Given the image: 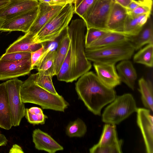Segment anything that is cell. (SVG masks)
I'll return each mask as SVG.
<instances>
[{"mask_svg":"<svg viewBox=\"0 0 153 153\" xmlns=\"http://www.w3.org/2000/svg\"><path fill=\"white\" fill-rule=\"evenodd\" d=\"M127 40V36L124 34L109 31L85 48V49H92L106 47Z\"/></svg>","mask_w":153,"mask_h":153,"instance_id":"cell-23","label":"cell"},{"mask_svg":"<svg viewBox=\"0 0 153 153\" xmlns=\"http://www.w3.org/2000/svg\"><path fill=\"white\" fill-rule=\"evenodd\" d=\"M114 1L123 6L126 8L132 0H114Z\"/></svg>","mask_w":153,"mask_h":153,"instance_id":"cell-39","label":"cell"},{"mask_svg":"<svg viewBox=\"0 0 153 153\" xmlns=\"http://www.w3.org/2000/svg\"><path fill=\"white\" fill-rule=\"evenodd\" d=\"M54 5H65L68 4H74L75 0H52Z\"/></svg>","mask_w":153,"mask_h":153,"instance_id":"cell-37","label":"cell"},{"mask_svg":"<svg viewBox=\"0 0 153 153\" xmlns=\"http://www.w3.org/2000/svg\"><path fill=\"white\" fill-rule=\"evenodd\" d=\"M74 13L72 4L65 5L34 37V42L39 44L55 40L68 26Z\"/></svg>","mask_w":153,"mask_h":153,"instance_id":"cell-5","label":"cell"},{"mask_svg":"<svg viewBox=\"0 0 153 153\" xmlns=\"http://www.w3.org/2000/svg\"><path fill=\"white\" fill-rule=\"evenodd\" d=\"M94 0H75L74 3V13H76L82 18Z\"/></svg>","mask_w":153,"mask_h":153,"instance_id":"cell-34","label":"cell"},{"mask_svg":"<svg viewBox=\"0 0 153 153\" xmlns=\"http://www.w3.org/2000/svg\"><path fill=\"white\" fill-rule=\"evenodd\" d=\"M123 141L121 140L118 143L111 145L100 146L97 144L89 149L90 153H121Z\"/></svg>","mask_w":153,"mask_h":153,"instance_id":"cell-32","label":"cell"},{"mask_svg":"<svg viewBox=\"0 0 153 153\" xmlns=\"http://www.w3.org/2000/svg\"><path fill=\"white\" fill-rule=\"evenodd\" d=\"M109 31L93 28L87 29L85 36V48L88 46Z\"/></svg>","mask_w":153,"mask_h":153,"instance_id":"cell-33","label":"cell"},{"mask_svg":"<svg viewBox=\"0 0 153 153\" xmlns=\"http://www.w3.org/2000/svg\"><path fill=\"white\" fill-rule=\"evenodd\" d=\"M67 27L65 30L64 34L58 43L56 50L53 64L54 76H56L59 73L69 48L70 39Z\"/></svg>","mask_w":153,"mask_h":153,"instance_id":"cell-21","label":"cell"},{"mask_svg":"<svg viewBox=\"0 0 153 153\" xmlns=\"http://www.w3.org/2000/svg\"><path fill=\"white\" fill-rule=\"evenodd\" d=\"M151 14L135 16L128 14L124 24V34L127 36L137 35L146 23Z\"/></svg>","mask_w":153,"mask_h":153,"instance_id":"cell-22","label":"cell"},{"mask_svg":"<svg viewBox=\"0 0 153 153\" xmlns=\"http://www.w3.org/2000/svg\"><path fill=\"white\" fill-rule=\"evenodd\" d=\"M93 65L97 76L106 86L114 88L120 84L121 82L116 71L115 64L94 62Z\"/></svg>","mask_w":153,"mask_h":153,"instance_id":"cell-13","label":"cell"},{"mask_svg":"<svg viewBox=\"0 0 153 153\" xmlns=\"http://www.w3.org/2000/svg\"><path fill=\"white\" fill-rule=\"evenodd\" d=\"M52 47H48L45 50L35 68L38 71H41L45 74L53 75V64L56 50Z\"/></svg>","mask_w":153,"mask_h":153,"instance_id":"cell-24","label":"cell"},{"mask_svg":"<svg viewBox=\"0 0 153 153\" xmlns=\"http://www.w3.org/2000/svg\"><path fill=\"white\" fill-rule=\"evenodd\" d=\"M5 20L3 19L0 17V30L1 27L5 21Z\"/></svg>","mask_w":153,"mask_h":153,"instance_id":"cell-42","label":"cell"},{"mask_svg":"<svg viewBox=\"0 0 153 153\" xmlns=\"http://www.w3.org/2000/svg\"><path fill=\"white\" fill-rule=\"evenodd\" d=\"M20 95L24 103L36 104L43 109L64 112L69 105L62 96L52 93L39 86L35 80L34 74H31L23 82Z\"/></svg>","mask_w":153,"mask_h":153,"instance_id":"cell-3","label":"cell"},{"mask_svg":"<svg viewBox=\"0 0 153 153\" xmlns=\"http://www.w3.org/2000/svg\"><path fill=\"white\" fill-rule=\"evenodd\" d=\"M152 4V0H132L128 7L131 11L128 14L132 16L151 14Z\"/></svg>","mask_w":153,"mask_h":153,"instance_id":"cell-26","label":"cell"},{"mask_svg":"<svg viewBox=\"0 0 153 153\" xmlns=\"http://www.w3.org/2000/svg\"><path fill=\"white\" fill-rule=\"evenodd\" d=\"M116 68L121 82L134 90L137 75L132 62L129 60H122L117 64Z\"/></svg>","mask_w":153,"mask_h":153,"instance_id":"cell-20","label":"cell"},{"mask_svg":"<svg viewBox=\"0 0 153 153\" xmlns=\"http://www.w3.org/2000/svg\"><path fill=\"white\" fill-rule=\"evenodd\" d=\"M87 131V126L84 121L80 118L70 122L65 128V133L70 137H81Z\"/></svg>","mask_w":153,"mask_h":153,"instance_id":"cell-29","label":"cell"},{"mask_svg":"<svg viewBox=\"0 0 153 153\" xmlns=\"http://www.w3.org/2000/svg\"><path fill=\"white\" fill-rule=\"evenodd\" d=\"M134 48L127 40L106 47L92 49H85L87 59L94 62L115 64L131 58Z\"/></svg>","mask_w":153,"mask_h":153,"instance_id":"cell-4","label":"cell"},{"mask_svg":"<svg viewBox=\"0 0 153 153\" xmlns=\"http://www.w3.org/2000/svg\"><path fill=\"white\" fill-rule=\"evenodd\" d=\"M87 27L82 19L72 20L67 27L70 39V82L76 80L89 71L91 65L85 52V36Z\"/></svg>","mask_w":153,"mask_h":153,"instance_id":"cell-2","label":"cell"},{"mask_svg":"<svg viewBox=\"0 0 153 153\" xmlns=\"http://www.w3.org/2000/svg\"><path fill=\"white\" fill-rule=\"evenodd\" d=\"M13 126L5 82L0 84V127L9 130Z\"/></svg>","mask_w":153,"mask_h":153,"instance_id":"cell-18","label":"cell"},{"mask_svg":"<svg viewBox=\"0 0 153 153\" xmlns=\"http://www.w3.org/2000/svg\"><path fill=\"white\" fill-rule=\"evenodd\" d=\"M39 11V5L28 11L5 20L0 31H22L28 32L36 18Z\"/></svg>","mask_w":153,"mask_h":153,"instance_id":"cell-10","label":"cell"},{"mask_svg":"<svg viewBox=\"0 0 153 153\" xmlns=\"http://www.w3.org/2000/svg\"><path fill=\"white\" fill-rule=\"evenodd\" d=\"M53 76L49 74H45L41 71L35 74V80L39 86L54 94H58L53 85Z\"/></svg>","mask_w":153,"mask_h":153,"instance_id":"cell-31","label":"cell"},{"mask_svg":"<svg viewBox=\"0 0 153 153\" xmlns=\"http://www.w3.org/2000/svg\"><path fill=\"white\" fill-rule=\"evenodd\" d=\"M32 70L31 57L17 61L0 59V80L15 78L28 74Z\"/></svg>","mask_w":153,"mask_h":153,"instance_id":"cell-9","label":"cell"},{"mask_svg":"<svg viewBox=\"0 0 153 153\" xmlns=\"http://www.w3.org/2000/svg\"><path fill=\"white\" fill-rule=\"evenodd\" d=\"M39 2L47 3L50 5H54L52 0H37Z\"/></svg>","mask_w":153,"mask_h":153,"instance_id":"cell-41","label":"cell"},{"mask_svg":"<svg viewBox=\"0 0 153 153\" xmlns=\"http://www.w3.org/2000/svg\"><path fill=\"white\" fill-rule=\"evenodd\" d=\"M23 82L15 78L5 82L10 110L13 126L19 125L25 115V107L22 102L20 90Z\"/></svg>","mask_w":153,"mask_h":153,"instance_id":"cell-8","label":"cell"},{"mask_svg":"<svg viewBox=\"0 0 153 153\" xmlns=\"http://www.w3.org/2000/svg\"><path fill=\"white\" fill-rule=\"evenodd\" d=\"M116 125L107 123L103 127L102 134L98 145L106 146L115 144L119 143Z\"/></svg>","mask_w":153,"mask_h":153,"instance_id":"cell-27","label":"cell"},{"mask_svg":"<svg viewBox=\"0 0 153 153\" xmlns=\"http://www.w3.org/2000/svg\"><path fill=\"white\" fill-rule=\"evenodd\" d=\"M10 1V0H0V10L7 5Z\"/></svg>","mask_w":153,"mask_h":153,"instance_id":"cell-40","label":"cell"},{"mask_svg":"<svg viewBox=\"0 0 153 153\" xmlns=\"http://www.w3.org/2000/svg\"><path fill=\"white\" fill-rule=\"evenodd\" d=\"M33 141L35 148L49 153H55L64 149L62 146L50 135L39 129H36L32 134Z\"/></svg>","mask_w":153,"mask_h":153,"instance_id":"cell-16","label":"cell"},{"mask_svg":"<svg viewBox=\"0 0 153 153\" xmlns=\"http://www.w3.org/2000/svg\"><path fill=\"white\" fill-rule=\"evenodd\" d=\"M37 0H10L0 10V17L6 20L30 10L39 5Z\"/></svg>","mask_w":153,"mask_h":153,"instance_id":"cell-14","label":"cell"},{"mask_svg":"<svg viewBox=\"0 0 153 153\" xmlns=\"http://www.w3.org/2000/svg\"><path fill=\"white\" fill-rule=\"evenodd\" d=\"M139 91L144 106L150 111H153V88L152 82L146 80L143 78L138 80Z\"/></svg>","mask_w":153,"mask_h":153,"instance_id":"cell-25","label":"cell"},{"mask_svg":"<svg viewBox=\"0 0 153 153\" xmlns=\"http://www.w3.org/2000/svg\"><path fill=\"white\" fill-rule=\"evenodd\" d=\"M105 109L102 116V122L118 124L137 111V108L133 96L127 93L117 96Z\"/></svg>","mask_w":153,"mask_h":153,"instance_id":"cell-6","label":"cell"},{"mask_svg":"<svg viewBox=\"0 0 153 153\" xmlns=\"http://www.w3.org/2000/svg\"><path fill=\"white\" fill-rule=\"evenodd\" d=\"M114 2V0H94L81 18L85 22L87 28L108 30L107 22Z\"/></svg>","mask_w":153,"mask_h":153,"instance_id":"cell-7","label":"cell"},{"mask_svg":"<svg viewBox=\"0 0 153 153\" xmlns=\"http://www.w3.org/2000/svg\"><path fill=\"white\" fill-rule=\"evenodd\" d=\"M31 53L27 52L18 51L10 53H5L0 59L5 60L17 61L31 57Z\"/></svg>","mask_w":153,"mask_h":153,"instance_id":"cell-35","label":"cell"},{"mask_svg":"<svg viewBox=\"0 0 153 153\" xmlns=\"http://www.w3.org/2000/svg\"><path fill=\"white\" fill-rule=\"evenodd\" d=\"M133 61L151 68L153 66V44H149L134 56Z\"/></svg>","mask_w":153,"mask_h":153,"instance_id":"cell-28","label":"cell"},{"mask_svg":"<svg viewBox=\"0 0 153 153\" xmlns=\"http://www.w3.org/2000/svg\"><path fill=\"white\" fill-rule=\"evenodd\" d=\"M25 116L28 122L33 125H43L48 118L42 109L37 107L25 108Z\"/></svg>","mask_w":153,"mask_h":153,"instance_id":"cell-30","label":"cell"},{"mask_svg":"<svg viewBox=\"0 0 153 153\" xmlns=\"http://www.w3.org/2000/svg\"><path fill=\"white\" fill-rule=\"evenodd\" d=\"M65 5H51L47 3L39 2V13L28 32L35 37Z\"/></svg>","mask_w":153,"mask_h":153,"instance_id":"cell-12","label":"cell"},{"mask_svg":"<svg viewBox=\"0 0 153 153\" xmlns=\"http://www.w3.org/2000/svg\"><path fill=\"white\" fill-rule=\"evenodd\" d=\"M34 38L27 32L11 44L6 49L5 53L18 51L32 53L35 51L42 46L43 43H35L33 42Z\"/></svg>","mask_w":153,"mask_h":153,"instance_id":"cell-19","label":"cell"},{"mask_svg":"<svg viewBox=\"0 0 153 153\" xmlns=\"http://www.w3.org/2000/svg\"><path fill=\"white\" fill-rule=\"evenodd\" d=\"M127 39L136 51L146 44H153V25L151 16L138 34L127 36Z\"/></svg>","mask_w":153,"mask_h":153,"instance_id":"cell-17","label":"cell"},{"mask_svg":"<svg viewBox=\"0 0 153 153\" xmlns=\"http://www.w3.org/2000/svg\"><path fill=\"white\" fill-rule=\"evenodd\" d=\"M46 48L43 43L42 46L35 51L31 53V61L32 69L35 68L36 65L41 59Z\"/></svg>","mask_w":153,"mask_h":153,"instance_id":"cell-36","label":"cell"},{"mask_svg":"<svg viewBox=\"0 0 153 153\" xmlns=\"http://www.w3.org/2000/svg\"><path fill=\"white\" fill-rule=\"evenodd\" d=\"M149 109L138 108L137 123L141 132L146 152L153 153V117Z\"/></svg>","mask_w":153,"mask_h":153,"instance_id":"cell-11","label":"cell"},{"mask_svg":"<svg viewBox=\"0 0 153 153\" xmlns=\"http://www.w3.org/2000/svg\"><path fill=\"white\" fill-rule=\"evenodd\" d=\"M8 140L5 136L2 134L0 130V147L5 146L7 144Z\"/></svg>","mask_w":153,"mask_h":153,"instance_id":"cell-38","label":"cell"},{"mask_svg":"<svg viewBox=\"0 0 153 153\" xmlns=\"http://www.w3.org/2000/svg\"><path fill=\"white\" fill-rule=\"evenodd\" d=\"M75 88L78 99L89 111L98 116H100L102 108L117 96L114 88L105 85L92 71H88L79 77Z\"/></svg>","mask_w":153,"mask_h":153,"instance_id":"cell-1","label":"cell"},{"mask_svg":"<svg viewBox=\"0 0 153 153\" xmlns=\"http://www.w3.org/2000/svg\"><path fill=\"white\" fill-rule=\"evenodd\" d=\"M128 14L126 8L115 1L107 22V30L109 31L124 34V25Z\"/></svg>","mask_w":153,"mask_h":153,"instance_id":"cell-15","label":"cell"}]
</instances>
